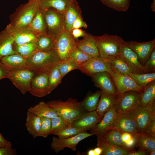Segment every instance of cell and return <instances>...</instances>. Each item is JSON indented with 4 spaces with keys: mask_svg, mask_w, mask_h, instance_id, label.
<instances>
[{
    "mask_svg": "<svg viewBox=\"0 0 155 155\" xmlns=\"http://www.w3.org/2000/svg\"><path fill=\"white\" fill-rule=\"evenodd\" d=\"M87 155H95L94 149L89 150L87 153Z\"/></svg>",
    "mask_w": 155,
    "mask_h": 155,
    "instance_id": "cell-56",
    "label": "cell"
},
{
    "mask_svg": "<svg viewBox=\"0 0 155 155\" xmlns=\"http://www.w3.org/2000/svg\"><path fill=\"white\" fill-rule=\"evenodd\" d=\"M122 132L114 129L109 130L103 137L111 144L120 147L127 148L122 137Z\"/></svg>",
    "mask_w": 155,
    "mask_h": 155,
    "instance_id": "cell-37",
    "label": "cell"
},
{
    "mask_svg": "<svg viewBox=\"0 0 155 155\" xmlns=\"http://www.w3.org/2000/svg\"><path fill=\"white\" fill-rule=\"evenodd\" d=\"M136 123L139 133H142L155 119V101L150 106H140L131 112Z\"/></svg>",
    "mask_w": 155,
    "mask_h": 155,
    "instance_id": "cell-9",
    "label": "cell"
},
{
    "mask_svg": "<svg viewBox=\"0 0 155 155\" xmlns=\"http://www.w3.org/2000/svg\"><path fill=\"white\" fill-rule=\"evenodd\" d=\"M14 44L13 37L5 28L0 32V59L5 56L16 53L13 49Z\"/></svg>",
    "mask_w": 155,
    "mask_h": 155,
    "instance_id": "cell-24",
    "label": "cell"
},
{
    "mask_svg": "<svg viewBox=\"0 0 155 155\" xmlns=\"http://www.w3.org/2000/svg\"><path fill=\"white\" fill-rule=\"evenodd\" d=\"M149 155L148 152L144 150L139 149L137 150H134L130 152L127 155Z\"/></svg>",
    "mask_w": 155,
    "mask_h": 155,
    "instance_id": "cell-54",
    "label": "cell"
},
{
    "mask_svg": "<svg viewBox=\"0 0 155 155\" xmlns=\"http://www.w3.org/2000/svg\"><path fill=\"white\" fill-rule=\"evenodd\" d=\"M106 59L108 61L112 70L127 75L131 73L127 63L120 55Z\"/></svg>",
    "mask_w": 155,
    "mask_h": 155,
    "instance_id": "cell-33",
    "label": "cell"
},
{
    "mask_svg": "<svg viewBox=\"0 0 155 155\" xmlns=\"http://www.w3.org/2000/svg\"><path fill=\"white\" fill-rule=\"evenodd\" d=\"M99 55L105 59L120 55L121 46L125 41L117 35L105 34L94 36Z\"/></svg>",
    "mask_w": 155,
    "mask_h": 155,
    "instance_id": "cell-4",
    "label": "cell"
},
{
    "mask_svg": "<svg viewBox=\"0 0 155 155\" xmlns=\"http://www.w3.org/2000/svg\"><path fill=\"white\" fill-rule=\"evenodd\" d=\"M9 71L0 59V80L3 78H7Z\"/></svg>",
    "mask_w": 155,
    "mask_h": 155,
    "instance_id": "cell-52",
    "label": "cell"
},
{
    "mask_svg": "<svg viewBox=\"0 0 155 155\" xmlns=\"http://www.w3.org/2000/svg\"><path fill=\"white\" fill-rule=\"evenodd\" d=\"M152 10L154 12L155 11V0H154L151 5Z\"/></svg>",
    "mask_w": 155,
    "mask_h": 155,
    "instance_id": "cell-57",
    "label": "cell"
},
{
    "mask_svg": "<svg viewBox=\"0 0 155 155\" xmlns=\"http://www.w3.org/2000/svg\"><path fill=\"white\" fill-rule=\"evenodd\" d=\"M64 13L65 30L71 32L73 24L79 17H82V12L78 2L73 0L69 5Z\"/></svg>",
    "mask_w": 155,
    "mask_h": 155,
    "instance_id": "cell-23",
    "label": "cell"
},
{
    "mask_svg": "<svg viewBox=\"0 0 155 155\" xmlns=\"http://www.w3.org/2000/svg\"><path fill=\"white\" fill-rule=\"evenodd\" d=\"M94 134L86 132L80 133L74 136L64 139H61L58 137L53 136L51 144L52 150L58 153L68 148L75 151L76 150L77 144L81 141Z\"/></svg>",
    "mask_w": 155,
    "mask_h": 155,
    "instance_id": "cell-13",
    "label": "cell"
},
{
    "mask_svg": "<svg viewBox=\"0 0 155 155\" xmlns=\"http://www.w3.org/2000/svg\"><path fill=\"white\" fill-rule=\"evenodd\" d=\"M62 79L58 66L53 68L49 72L48 80L50 94L61 83Z\"/></svg>",
    "mask_w": 155,
    "mask_h": 155,
    "instance_id": "cell-40",
    "label": "cell"
},
{
    "mask_svg": "<svg viewBox=\"0 0 155 155\" xmlns=\"http://www.w3.org/2000/svg\"><path fill=\"white\" fill-rule=\"evenodd\" d=\"M97 137V146L102 150L101 155H127L133 150L115 146L106 140L103 136Z\"/></svg>",
    "mask_w": 155,
    "mask_h": 155,
    "instance_id": "cell-21",
    "label": "cell"
},
{
    "mask_svg": "<svg viewBox=\"0 0 155 155\" xmlns=\"http://www.w3.org/2000/svg\"><path fill=\"white\" fill-rule=\"evenodd\" d=\"M41 125L40 117L31 112L27 111L25 126L29 133L34 138L39 136Z\"/></svg>",
    "mask_w": 155,
    "mask_h": 155,
    "instance_id": "cell-29",
    "label": "cell"
},
{
    "mask_svg": "<svg viewBox=\"0 0 155 155\" xmlns=\"http://www.w3.org/2000/svg\"><path fill=\"white\" fill-rule=\"evenodd\" d=\"M0 59L3 64L10 71L27 68L26 59L18 54L7 55Z\"/></svg>",
    "mask_w": 155,
    "mask_h": 155,
    "instance_id": "cell-25",
    "label": "cell"
},
{
    "mask_svg": "<svg viewBox=\"0 0 155 155\" xmlns=\"http://www.w3.org/2000/svg\"><path fill=\"white\" fill-rule=\"evenodd\" d=\"M43 10L46 24V33L55 38L65 30L64 13L51 9Z\"/></svg>",
    "mask_w": 155,
    "mask_h": 155,
    "instance_id": "cell-6",
    "label": "cell"
},
{
    "mask_svg": "<svg viewBox=\"0 0 155 155\" xmlns=\"http://www.w3.org/2000/svg\"><path fill=\"white\" fill-rule=\"evenodd\" d=\"M142 133L155 137V119L152 121Z\"/></svg>",
    "mask_w": 155,
    "mask_h": 155,
    "instance_id": "cell-50",
    "label": "cell"
},
{
    "mask_svg": "<svg viewBox=\"0 0 155 155\" xmlns=\"http://www.w3.org/2000/svg\"><path fill=\"white\" fill-rule=\"evenodd\" d=\"M109 73L115 84L118 96L129 91H135L141 93L144 91V88L137 85L129 75L121 74L112 70Z\"/></svg>",
    "mask_w": 155,
    "mask_h": 155,
    "instance_id": "cell-14",
    "label": "cell"
},
{
    "mask_svg": "<svg viewBox=\"0 0 155 155\" xmlns=\"http://www.w3.org/2000/svg\"><path fill=\"white\" fill-rule=\"evenodd\" d=\"M49 73L35 74L31 84L28 92L37 97H44L49 94L48 76Z\"/></svg>",
    "mask_w": 155,
    "mask_h": 155,
    "instance_id": "cell-18",
    "label": "cell"
},
{
    "mask_svg": "<svg viewBox=\"0 0 155 155\" xmlns=\"http://www.w3.org/2000/svg\"><path fill=\"white\" fill-rule=\"evenodd\" d=\"M36 42H30L20 45L15 44L13 49L16 53L27 59L35 51Z\"/></svg>",
    "mask_w": 155,
    "mask_h": 155,
    "instance_id": "cell-39",
    "label": "cell"
},
{
    "mask_svg": "<svg viewBox=\"0 0 155 155\" xmlns=\"http://www.w3.org/2000/svg\"><path fill=\"white\" fill-rule=\"evenodd\" d=\"M133 134L136 139L137 146L139 148L147 151L148 153L155 151V137L142 133Z\"/></svg>",
    "mask_w": 155,
    "mask_h": 155,
    "instance_id": "cell-31",
    "label": "cell"
},
{
    "mask_svg": "<svg viewBox=\"0 0 155 155\" xmlns=\"http://www.w3.org/2000/svg\"><path fill=\"white\" fill-rule=\"evenodd\" d=\"M122 137L127 148L134 150L137 146L136 139L132 134L122 132Z\"/></svg>",
    "mask_w": 155,
    "mask_h": 155,
    "instance_id": "cell-45",
    "label": "cell"
},
{
    "mask_svg": "<svg viewBox=\"0 0 155 155\" xmlns=\"http://www.w3.org/2000/svg\"><path fill=\"white\" fill-rule=\"evenodd\" d=\"M41 125L39 136L44 138L49 135L51 127V119L41 117Z\"/></svg>",
    "mask_w": 155,
    "mask_h": 155,
    "instance_id": "cell-46",
    "label": "cell"
},
{
    "mask_svg": "<svg viewBox=\"0 0 155 155\" xmlns=\"http://www.w3.org/2000/svg\"><path fill=\"white\" fill-rule=\"evenodd\" d=\"M148 154L150 155H155V151H152L149 152Z\"/></svg>",
    "mask_w": 155,
    "mask_h": 155,
    "instance_id": "cell-58",
    "label": "cell"
},
{
    "mask_svg": "<svg viewBox=\"0 0 155 155\" xmlns=\"http://www.w3.org/2000/svg\"><path fill=\"white\" fill-rule=\"evenodd\" d=\"M70 125L61 117L58 115L51 119V127L49 135L55 133Z\"/></svg>",
    "mask_w": 155,
    "mask_h": 155,
    "instance_id": "cell-43",
    "label": "cell"
},
{
    "mask_svg": "<svg viewBox=\"0 0 155 155\" xmlns=\"http://www.w3.org/2000/svg\"><path fill=\"white\" fill-rule=\"evenodd\" d=\"M39 9L36 0H28L27 2L20 5L10 16L9 24L16 28H27Z\"/></svg>",
    "mask_w": 155,
    "mask_h": 155,
    "instance_id": "cell-3",
    "label": "cell"
},
{
    "mask_svg": "<svg viewBox=\"0 0 155 155\" xmlns=\"http://www.w3.org/2000/svg\"><path fill=\"white\" fill-rule=\"evenodd\" d=\"M26 28L38 34L46 33V24L43 10L39 8L32 21Z\"/></svg>",
    "mask_w": 155,
    "mask_h": 155,
    "instance_id": "cell-28",
    "label": "cell"
},
{
    "mask_svg": "<svg viewBox=\"0 0 155 155\" xmlns=\"http://www.w3.org/2000/svg\"><path fill=\"white\" fill-rule=\"evenodd\" d=\"M92 57L82 51L77 47L71 53L70 58L79 65L88 60Z\"/></svg>",
    "mask_w": 155,
    "mask_h": 155,
    "instance_id": "cell-44",
    "label": "cell"
},
{
    "mask_svg": "<svg viewBox=\"0 0 155 155\" xmlns=\"http://www.w3.org/2000/svg\"><path fill=\"white\" fill-rule=\"evenodd\" d=\"M76 47V40L70 32L64 30L55 38L54 50L61 61L69 58L71 53Z\"/></svg>",
    "mask_w": 155,
    "mask_h": 155,
    "instance_id": "cell-5",
    "label": "cell"
},
{
    "mask_svg": "<svg viewBox=\"0 0 155 155\" xmlns=\"http://www.w3.org/2000/svg\"><path fill=\"white\" fill-rule=\"evenodd\" d=\"M11 143L5 139L0 133V148L5 147H11Z\"/></svg>",
    "mask_w": 155,
    "mask_h": 155,
    "instance_id": "cell-53",
    "label": "cell"
},
{
    "mask_svg": "<svg viewBox=\"0 0 155 155\" xmlns=\"http://www.w3.org/2000/svg\"><path fill=\"white\" fill-rule=\"evenodd\" d=\"M144 65L147 69L155 71V49Z\"/></svg>",
    "mask_w": 155,
    "mask_h": 155,
    "instance_id": "cell-47",
    "label": "cell"
},
{
    "mask_svg": "<svg viewBox=\"0 0 155 155\" xmlns=\"http://www.w3.org/2000/svg\"><path fill=\"white\" fill-rule=\"evenodd\" d=\"M120 55L127 63L131 73L140 74L155 72L140 63L135 53L126 45L125 41L121 46Z\"/></svg>",
    "mask_w": 155,
    "mask_h": 155,
    "instance_id": "cell-11",
    "label": "cell"
},
{
    "mask_svg": "<svg viewBox=\"0 0 155 155\" xmlns=\"http://www.w3.org/2000/svg\"><path fill=\"white\" fill-rule=\"evenodd\" d=\"M129 76L137 85L144 88L155 80V72L140 74L131 73Z\"/></svg>",
    "mask_w": 155,
    "mask_h": 155,
    "instance_id": "cell-36",
    "label": "cell"
},
{
    "mask_svg": "<svg viewBox=\"0 0 155 155\" xmlns=\"http://www.w3.org/2000/svg\"><path fill=\"white\" fill-rule=\"evenodd\" d=\"M28 111L40 117L51 119L58 115L56 111L46 103L40 101L37 104L28 108Z\"/></svg>",
    "mask_w": 155,
    "mask_h": 155,
    "instance_id": "cell-30",
    "label": "cell"
},
{
    "mask_svg": "<svg viewBox=\"0 0 155 155\" xmlns=\"http://www.w3.org/2000/svg\"><path fill=\"white\" fill-rule=\"evenodd\" d=\"M87 27L86 23L83 20V17H79L73 22L72 29L74 28H86Z\"/></svg>",
    "mask_w": 155,
    "mask_h": 155,
    "instance_id": "cell-48",
    "label": "cell"
},
{
    "mask_svg": "<svg viewBox=\"0 0 155 155\" xmlns=\"http://www.w3.org/2000/svg\"><path fill=\"white\" fill-rule=\"evenodd\" d=\"M94 86L111 96L117 97L118 94L114 81L109 72L103 71L92 74L90 76Z\"/></svg>",
    "mask_w": 155,
    "mask_h": 155,
    "instance_id": "cell-12",
    "label": "cell"
},
{
    "mask_svg": "<svg viewBox=\"0 0 155 155\" xmlns=\"http://www.w3.org/2000/svg\"><path fill=\"white\" fill-rule=\"evenodd\" d=\"M101 93V90L89 93L81 102L82 106L86 111L88 112L96 110Z\"/></svg>",
    "mask_w": 155,
    "mask_h": 155,
    "instance_id": "cell-35",
    "label": "cell"
},
{
    "mask_svg": "<svg viewBox=\"0 0 155 155\" xmlns=\"http://www.w3.org/2000/svg\"><path fill=\"white\" fill-rule=\"evenodd\" d=\"M96 111L87 112L73 121L71 125L86 131L93 128L101 120Z\"/></svg>",
    "mask_w": 155,
    "mask_h": 155,
    "instance_id": "cell-20",
    "label": "cell"
},
{
    "mask_svg": "<svg viewBox=\"0 0 155 155\" xmlns=\"http://www.w3.org/2000/svg\"><path fill=\"white\" fill-rule=\"evenodd\" d=\"M71 34L75 40L80 37H84L87 33L85 31L80 28H74L72 30Z\"/></svg>",
    "mask_w": 155,
    "mask_h": 155,
    "instance_id": "cell-49",
    "label": "cell"
},
{
    "mask_svg": "<svg viewBox=\"0 0 155 155\" xmlns=\"http://www.w3.org/2000/svg\"><path fill=\"white\" fill-rule=\"evenodd\" d=\"M125 43L135 53L139 61L143 65L155 49V39L143 42L131 41H125Z\"/></svg>",
    "mask_w": 155,
    "mask_h": 155,
    "instance_id": "cell-16",
    "label": "cell"
},
{
    "mask_svg": "<svg viewBox=\"0 0 155 155\" xmlns=\"http://www.w3.org/2000/svg\"><path fill=\"white\" fill-rule=\"evenodd\" d=\"M61 60L55 50L36 51L26 59L27 69L35 74L49 73L58 66Z\"/></svg>",
    "mask_w": 155,
    "mask_h": 155,
    "instance_id": "cell-1",
    "label": "cell"
},
{
    "mask_svg": "<svg viewBox=\"0 0 155 155\" xmlns=\"http://www.w3.org/2000/svg\"><path fill=\"white\" fill-rule=\"evenodd\" d=\"M78 69L89 76L94 73L103 71L109 72L112 70L107 60L100 56L92 57L80 64Z\"/></svg>",
    "mask_w": 155,
    "mask_h": 155,
    "instance_id": "cell-10",
    "label": "cell"
},
{
    "mask_svg": "<svg viewBox=\"0 0 155 155\" xmlns=\"http://www.w3.org/2000/svg\"><path fill=\"white\" fill-rule=\"evenodd\" d=\"M40 8L64 12L73 0H36Z\"/></svg>",
    "mask_w": 155,
    "mask_h": 155,
    "instance_id": "cell-27",
    "label": "cell"
},
{
    "mask_svg": "<svg viewBox=\"0 0 155 155\" xmlns=\"http://www.w3.org/2000/svg\"><path fill=\"white\" fill-rule=\"evenodd\" d=\"M117 98L101 91L96 110L101 119L107 111L115 106Z\"/></svg>",
    "mask_w": 155,
    "mask_h": 155,
    "instance_id": "cell-26",
    "label": "cell"
},
{
    "mask_svg": "<svg viewBox=\"0 0 155 155\" xmlns=\"http://www.w3.org/2000/svg\"><path fill=\"white\" fill-rule=\"evenodd\" d=\"M86 131L85 129L74 127L70 125L53 134L57 135L61 139H64L72 137Z\"/></svg>",
    "mask_w": 155,
    "mask_h": 155,
    "instance_id": "cell-42",
    "label": "cell"
},
{
    "mask_svg": "<svg viewBox=\"0 0 155 155\" xmlns=\"http://www.w3.org/2000/svg\"><path fill=\"white\" fill-rule=\"evenodd\" d=\"M82 39L76 40V47L92 57L100 56L94 35L87 34Z\"/></svg>",
    "mask_w": 155,
    "mask_h": 155,
    "instance_id": "cell-22",
    "label": "cell"
},
{
    "mask_svg": "<svg viewBox=\"0 0 155 155\" xmlns=\"http://www.w3.org/2000/svg\"><path fill=\"white\" fill-rule=\"evenodd\" d=\"M55 38L46 33L39 34L37 38L35 52L54 50Z\"/></svg>",
    "mask_w": 155,
    "mask_h": 155,
    "instance_id": "cell-34",
    "label": "cell"
},
{
    "mask_svg": "<svg viewBox=\"0 0 155 155\" xmlns=\"http://www.w3.org/2000/svg\"><path fill=\"white\" fill-rule=\"evenodd\" d=\"M102 3L115 11L125 12L128 9L130 0H100Z\"/></svg>",
    "mask_w": 155,
    "mask_h": 155,
    "instance_id": "cell-38",
    "label": "cell"
},
{
    "mask_svg": "<svg viewBox=\"0 0 155 155\" xmlns=\"http://www.w3.org/2000/svg\"><path fill=\"white\" fill-rule=\"evenodd\" d=\"M46 103L55 110L58 115L62 117L70 125L85 113L88 112L82 106L81 102L70 97L65 101L54 100Z\"/></svg>",
    "mask_w": 155,
    "mask_h": 155,
    "instance_id": "cell-2",
    "label": "cell"
},
{
    "mask_svg": "<svg viewBox=\"0 0 155 155\" xmlns=\"http://www.w3.org/2000/svg\"><path fill=\"white\" fill-rule=\"evenodd\" d=\"M17 154L15 149L11 147L0 148V155H16Z\"/></svg>",
    "mask_w": 155,
    "mask_h": 155,
    "instance_id": "cell-51",
    "label": "cell"
},
{
    "mask_svg": "<svg viewBox=\"0 0 155 155\" xmlns=\"http://www.w3.org/2000/svg\"><path fill=\"white\" fill-rule=\"evenodd\" d=\"M5 28L12 36L15 44L17 45L30 42H36L38 37L39 35L26 28H16L9 24Z\"/></svg>",
    "mask_w": 155,
    "mask_h": 155,
    "instance_id": "cell-17",
    "label": "cell"
},
{
    "mask_svg": "<svg viewBox=\"0 0 155 155\" xmlns=\"http://www.w3.org/2000/svg\"><path fill=\"white\" fill-rule=\"evenodd\" d=\"M95 155H101L102 150L100 148L97 147L94 149Z\"/></svg>",
    "mask_w": 155,
    "mask_h": 155,
    "instance_id": "cell-55",
    "label": "cell"
},
{
    "mask_svg": "<svg viewBox=\"0 0 155 155\" xmlns=\"http://www.w3.org/2000/svg\"><path fill=\"white\" fill-rule=\"evenodd\" d=\"M35 74L31 70L23 69L9 71L7 78L23 94L29 90L32 80Z\"/></svg>",
    "mask_w": 155,
    "mask_h": 155,
    "instance_id": "cell-8",
    "label": "cell"
},
{
    "mask_svg": "<svg viewBox=\"0 0 155 155\" xmlns=\"http://www.w3.org/2000/svg\"><path fill=\"white\" fill-rule=\"evenodd\" d=\"M111 129L132 134L139 133L135 121L131 112L121 114L117 113L110 129Z\"/></svg>",
    "mask_w": 155,
    "mask_h": 155,
    "instance_id": "cell-15",
    "label": "cell"
},
{
    "mask_svg": "<svg viewBox=\"0 0 155 155\" xmlns=\"http://www.w3.org/2000/svg\"><path fill=\"white\" fill-rule=\"evenodd\" d=\"M117 114L115 106L105 113L100 121L90 130V133L103 136L110 129Z\"/></svg>",
    "mask_w": 155,
    "mask_h": 155,
    "instance_id": "cell-19",
    "label": "cell"
},
{
    "mask_svg": "<svg viewBox=\"0 0 155 155\" xmlns=\"http://www.w3.org/2000/svg\"><path fill=\"white\" fill-rule=\"evenodd\" d=\"M155 80L151 82L144 88L141 93L140 106L149 107L155 102Z\"/></svg>",
    "mask_w": 155,
    "mask_h": 155,
    "instance_id": "cell-32",
    "label": "cell"
},
{
    "mask_svg": "<svg viewBox=\"0 0 155 155\" xmlns=\"http://www.w3.org/2000/svg\"><path fill=\"white\" fill-rule=\"evenodd\" d=\"M58 66L61 76L63 78L70 71L78 69L79 65L69 57L65 60L61 61Z\"/></svg>",
    "mask_w": 155,
    "mask_h": 155,
    "instance_id": "cell-41",
    "label": "cell"
},
{
    "mask_svg": "<svg viewBox=\"0 0 155 155\" xmlns=\"http://www.w3.org/2000/svg\"><path fill=\"white\" fill-rule=\"evenodd\" d=\"M141 93L129 91L118 96L115 106L119 114L130 112L140 106Z\"/></svg>",
    "mask_w": 155,
    "mask_h": 155,
    "instance_id": "cell-7",
    "label": "cell"
}]
</instances>
